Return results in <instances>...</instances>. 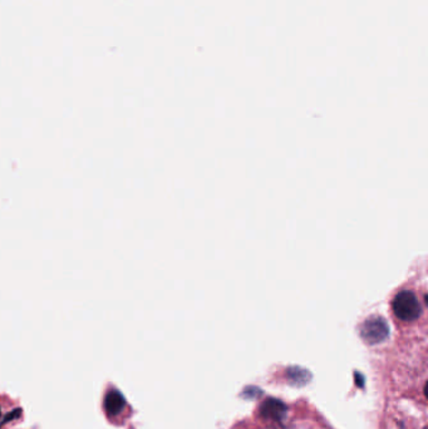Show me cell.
I'll use <instances>...</instances> for the list:
<instances>
[{
    "label": "cell",
    "instance_id": "5",
    "mask_svg": "<svg viewBox=\"0 0 428 429\" xmlns=\"http://www.w3.org/2000/svg\"><path fill=\"white\" fill-rule=\"evenodd\" d=\"M20 410H14L13 413H10V414H8V416H6V419H4V422H3V424H4V423L9 422L10 419H13V418H15V416H20Z\"/></svg>",
    "mask_w": 428,
    "mask_h": 429
},
{
    "label": "cell",
    "instance_id": "2",
    "mask_svg": "<svg viewBox=\"0 0 428 429\" xmlns=\"http://www.w3.org/2000/svg\"><path fill=\"white\" fill-rule=\"evenodd\" d=\"M388 334H390V328L387 322H384V319L379 316L368 319L360 329V335L363 341L371 345L385 341Z\"/></svg>",
    "mask_w": 428,
    "mask_h": 429
},
{
    "label": "cell",
    "instance_id": "1",
    "mask_svg": "<svg viewBox=\"0 0 428 429\" xmlns=\"http://www.w3.org/2000/svg\"><path fill=\"white\" fill-rule=\"evenodd\" d=\"M393 311L403 322H412L421 315V304L413 292L401 291L393 300Z\"/></svg>",
    "mask_w": 428,
    "mask_h": 429
},
{
    "label": "cell",
    "instance_id": "4",
    "mask_svg": "<svg viewBox=\"0 0 428 429\" xmlns=\"http://www.w3.org/2000/svg\"><path fill=\"white\" fill-rule=\"evenodd\" d=\"M126 405L125 397L117 389L108 391L105 398V410L109 416H117Z\"/></svg>",
    "mask_w": 428,
    "mask_h": 429
},
{
    "label": "cell",
    "instance_id": "3",
    "mask_svg": "<svg viewBox=\"0 0 428 429\" xmlns=\"http://www.w3.org/2000/svg\"><path fill=\"white\" fill-rule=\"evenodd\" d=\"M286 405L270 398L268 400H265L264 403L261 404L260 407V414L263 418H265L266 421H271V422H282L284 416H286Z\"/></svg>",
    "mask_w": 428,
    "mask_h": 429
}]
</instances>
